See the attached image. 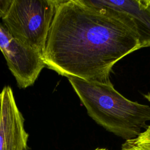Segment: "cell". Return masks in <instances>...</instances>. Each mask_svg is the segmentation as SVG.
Here are the masks:
<instances>
[{"label": "cell", "instance_id": "6da1fadb", "mask_svg": "<svg viewBox=\"0 0 150 150\" xmlns=\"http://www.w3.org/2000/svg\"><path fill=\"white\" fill-rule=\"evenodd\" d=\"M139 49L136 33L118 16L83 0H59L42 58L66 77L110 83L115 64Z\"/></svg>", "mask_w": 150, "mask_h": 150}, {"label": "cell", "instance_id": "7a4b0ae2", "mask_svg": "<svg viewBox=\"0 0 150 150\" xmlns=\"http://www.w3.org/2000/svg\"><path fill=\"white\" fill-rule=\"evenodd\" d=\"M67 78L88 115L108 131L128 141L135 138L148 127L150 107L126 98L111 82Z\"/></svg>", "mask_w": 150, "mask_h": 150}, {"label": "cell", "instance_id": "3957f363", "mask_svg": "<svg viewBox=\"0 0 150 150\" xmlns=\"http://www.w3.org/2000/svg\"><path fill=\"white\" fill-rule=\"evenodd\" d=\"M59 0H13L2 24L22 44L40 54Z\"/></svg>", "mask_w": 150, "mask_h": 150}, {"label": "cell", "instance_id": "277c9868", "mask_svg": "<svg viewBox=\"0 0 150 150\" xmlns=\"http://www.w3.org/2000/svg\"><path fill=\"white\" fill-rule=\"evenodd\" d=\"M0 50L18 86L21 88L33 85L46 67L42 54L19 42L1 23Z\"/></svg>", "mask_w": 150, "mask_h": 150}, {"label": "cell", "instance_id": "5b68a950", "mask_svg": "<svg viewBox=\"0 0 150 150\" xmlns=\"http://www.w3.org/2000/svg\"><path fill=\"white\" fill-rule=\"evenodd\" d=\"M127 23L138 36L140 48L150 47V0H83Z\"/></svg>", "mask_w": 150, "mask_h": 150}, {"label": "cell", "instance_id": "8992f818", "mask_svg": "<svg viewBox=\"0 0 150 150\" xmlns=\"http://www.w3.org/2000/svg\"><path fill=\"white\" fill-rule=\"evenodd\" d=\"M1 93L0 150H28L29 135L11 87L5 86Z\"/></svg>", "mask_w": 150, "mask_h": 150}, {"label": "cell", "instance_id": "52a82bcc", "mask_svg": "<svg viewBox=\"0 0 150 150\" xmlns=\"http://www.w3.org/2000/svg\"><path fill=\"white\" fill-rule=\"evenodd\" d=\"M129 141L140 150H150V125L138 137Z\"/></svg>", "mask_w": 150, "mask_h": 150}, {"label": "cell", "instance_id": "ba28073f", "mask_svg": "<svg viewBox=\"0 0 150 150\" xmlns=\"http://www.w3.org/2000/svg\"><path fill=\"white\" fill-rule=\"evenodd\" d=\"M13 0H0V18H4L8 13Z\"/></svg>", "mask_w": 150, "mask_h": 150}, {"label": "cell", "instance_id": "9c48e42d", "mask_svg": "<svg viewBox=\"0 0 150 150\" xmlns=\"http://www.w3.org/2000/svg\"><path fill=\"white\" fill-rule=\"evenodd\" d=\"M121 150H140L138 147L134 145L129 140L125 141V143L122 145Z\"/></svg>", "mask_w": 150, "mask_h": 150}, {"label": "cell", "instance_id": "30bf717a", "mask_svg": "<svg viewBox=\"0 0 150 150\" xmlns=\"http://www.w3.org/2000/svg\"><path fill=\"white\" fill-rule=\"evenodd\" d=\"M144 97L150 103V93L145 94V95H144Z\"/></svg>", "mask_w": 150, "mask_h": 150}, {"label": "cell", "instance_id": "8fae6325", "mask_svg": "<svg viewBox=\"0 0 150 150\" xmlns=\"http://www.w3.org/2000/svg\"><path fill=\"white\" fill-rule=\"evenodd\" d=\"M94 150H108V149L105 148H97Z\"/></svg>", "mask_w": 150, "mask_h": 150}, {"label": "cell", "instance_id": "7c38bea8", "mask_svg": "<svg viewBox=\"0 0 150 150\" xmlns=\"http://www.w3.org/2000/svg\"><path fill=\"white\" fill-rule=\"evenodd\" d=\"M1 93H0V115H1Z\"/></svg>", "mask_w": 150, "mask_h": 150}]
</instances>
